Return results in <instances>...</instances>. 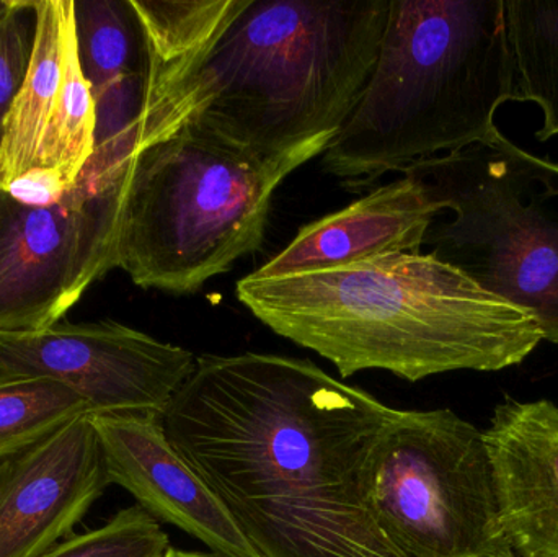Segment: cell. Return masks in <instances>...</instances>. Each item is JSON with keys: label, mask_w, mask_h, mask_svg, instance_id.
Wrapping results in <instances>:
<instances>
[{"label": "cell", "mask_w": 558, "mask_h": 557, "mask_svg": "<svg viewBox=\"0 0 558 557\" xmlns=\"http://www.w3.org/2000/svg\"><path fill=\"white\" fill-rule=\"evenodd\" d=\"M262 324L333 363L343 378L383 370L405 382L501 372L543 342L526 311L429 254H392L292 277L238 281Z\"/></svg>", "instance_id": "2"}, {"label": "cell", "mask_w": 558, "mask_h": 557, "mask_svg": "<svg viewBox=\"0 0 558 557\" xmlns=\"http://www.w3.org/2000/svg\"><path fill=\"white\" fill-rule=\"evenodd\" d=\"M517 557H558V405L507 399L484 431Z\"/></svg>", "instance_id": "12"}, {"label": "cell", "mask_w": 558, "mask_h": 557, "mask_svg": "<svg viewBox=\"0 0 558 557\" xmlns=\"http://www.w3.org/2000/svg\"><path fill=\"white\" fill-rule=\"evenodd\" d=\"M514 62L513 101H533L543 111L536 140L558 136V2L505 0Z\"/></svg>", "instance_id": "16"}, {"label": "cell", "mask_w": 558, "mask_h": 557, "mask_svg": "<svg viewBox=\"0 0 558 557\" xmlns=\"http://www.w3.org/2000/svg\"><path fill=\"white\" fill-rule=\"evenodd\" d=\"M439 209L416 177L377 186L340 211L299 229L255 277L278 278L347 267L392 254H420Z\"/></svg>", "instance_id": "13"}, {"label": "cell", "mask_w": 558, "mask_h": 557, "mask_svg": "<svg viewBox=\"0 0 558 557\" xmlns=\"http://www.w3.org/2000/svg\"><path fill=\"white\" fill-rule=\"evenodd\" d=\"M110 484L126 489L157 522L169 523L222 557H262L205 481L172 447L162 419L90 415Z\"/></svg>", "instance_id": "11"}, {"label": "cell", "mask_w": 558, "mask_h": 557, "mask_svg": "<svg viewBox=\"0 0 558 557\" xmlns=\"http://www.w3.org/2000/svg\"><path fill=\"white\" fill-rule=\"evenodd\" d=\"M35 3L19 0L16 9L0 23V149L7 118L32 59L36 32Z\"/></svg>", "instance_id": "21"}, {"label": "cell", "mask_w": 558, "mask_h": 557, "mask_svg": "<svg viewBox=\"0 0 558 557\" xmlns=\"http://www.w3.org/2000/svg\"><path fill=\"white\" fill-rule=\"evenodd\" d=\"M95 100L78 64L74 22L65 36L64 74L58 105L39 149L35 173L51 179L62 192L72 189L94 154Z\"/></svg>", "instance_id": "18"}, {"label": "cell", "mask_w": 558, "mask_h": 557, "mask_svg": "<svg viewBox=\"0 0 558 557\" xmlns=\"http://www.w3.org/2000/svg\"><path fill=\"white\" fill-rule=\"evenodd\" d=\"M252 0H131L144 45L136 154L162 136L190 82Z\"/></svg>", "instance_id": "14"}, {"label": "cell", "mask_w": 558, "mask_h": 557, "mask_svg": "<svg viewBox=\"0 0 558 557\" xmlns=\"http://www.w3.org/2000/svg\"><path fill=\"white\" fill-rule=\"evenodd\" d=\"M369 504L407 557H517L484 431L449 409L399 412L374 453Z\"/></svg>", "instance_id": "7"}, {"label": "cell", "mask_w": 558, "mask_h": 557, "mask_svg": "<svg viewBox=\"0 0 558 557\" xmlns=\"http://www.w3.org/2000/svg\"><path fill=\"white\" fill-rule=\"evenodd\" d=\"M19 5V0H0V23Z\"/></svg>", "instance_id": "23"}, {"label": "cell", "mask_w": 558, "mask_h": 557, "mask_svg": "<svg viewBox=\"0 0 558 557\" xmlns=\"http://www.w3.org/2000/svg\"><path fill=\"white\" fill-rule=\"evenodd\" d=\"M195 365L190 350L114 320L0 334V378L54 379L77 392L92 415L162 419Z\"/></svg>", "instance_id": "9"}, {"label": "cell", "mask_w": 558, "mask_h": 557, "mask_svg": "<svg viewBox=\"0 0 558 557\" xmlns=\"http://www.w3.org/2000/svg\"><path fill=\"white\" fill-rule=\"evenodd\" d=\"M399 412L311 360L247 352L198 356L162 425L262 557H407L369 504Z\"/></svg>", "instance_id": "1"}, {"label": "cell", "mask_w": 558, "mask_h": 557, "mask_svg": "<svg viewBox=\"0 0 558 557\" xmlns=\"http://www.w3.org/2000/svg\"><path fill=\"white\" fill-rule=\"evenodd\" d=\"M166 557H222L215 555V553H203V552H183V549L169 548L166 553Z\"/></svg>", "instance_id": "22"}, {"label": "cell", "mask_w": 558, "mask_h": 557, "mask_svg": "<svg viewBox=\"0 0 558 557\" xmlns=\"http://www.w3.org/2000/svg\"><path fill=\"white\" fill-rule=\"evenodd\" d=\"M75 46L92 95L143 75L144 45L131 0H72Z\"/></svg>", "instance_id": "17"}, {"label": "cell", "mask_w": 558, "mask_h": 557, "mask_svg": "<svg viewBox=\"0 0 558 557\" xmlns=\"http://www.w3.org/2000/svg\"><path fill=\"white\" fill-rule=\"evenodd\" d=\"M36 32L25 81L7 118L0 149V189L38 170L39 149L59 100L72 0L35 3Z\"/></svg>", "instance_id": "15"}, {"label": "cell", "mask_w": 558, "mask_h": 557, "mask_svg": "<svg viewBox=\"0 0 558 557\" xmlns=\"http://www.w3.org/2000/svg\"><path fill=\"white\" fill-rule=\"evenodd\" d=\"M387 15L389 0H252L159 141L193 121L270 157L337 136L376 64Z\"/></svg>", "instance_id": "4"}, {"label": "cell", "mask_w": 558, "mask_h": 557, "mask_svg": "<svg viewBox=\"0 0 558 557\" xmlns=\"http://www.w3.org/2000/svg\"><path fill=\"white\" fill-rule=\"evenodd\" d=\"M110 486L90 415L0 461V557H39Z\"/></svg>", "instance_id": "10"}, {"label": "cell", "mask_w": 558, "mask_h": 557, "mask_svg": "<svg viewBox=\"0 0 558 557\" xmlns=\"http://www.w3.org/2000/svg\"><path fill=\"white\" fill-rule=\"evenodd\" d=\"M130 166L84 170L72 189L49 202L0 189V334L61 323L113 270Z\"/></svg>", "instance_id": "8"}, {"label": "cell", "mask_w": 558, "mask_h": 557, "mask_svg": "<svg viewBox=\"0 0 558 557\" xmlns=\"http://www.w3.org/2000/svg\"><path fill=\"white\" fill-rule=\"evenodd\" d=\"M169 536L143 507L120 510L100 529L71 535L39 557H166Z\"/></svg>", "instance_id": "20"}, {"label": "cell", "mask_w": 558, "mask_h": 557, "mask_svg": "<svg viewBox=\"0 0 558 557\" xmlns=\"http://www.w3.org/2000/svg\"><path fill=\"white\" fill-rule=\"evenodd\" d=\"M513 88L505 0H390L376 64L322 166L357 192L484 143Z\"/></svg>", "instance_id": "3"}, {"label": "cell", "mask_w": 558, "mask_h": 557, "mask_svg": "<svg viewBox=\"0 0 558 557\" xmlns=\"http://www.w3.org/2000/svg\"><path fill=\"white\" fill-rule=\"evenodd\" d=\"M90 405L68 386L46 378H0V461L35 447Z\"/></svg>", "instance_id": "19"}, {"label": "cell", "mask_w": 558, "mask_h": 557, "mask_svg": "<svg viewBox=\"0 0 558 557\" xmlns=\"http://www.w3.org/2000/svg\"><path fill=\"white\" fill-rule=\"evenodd\" d=\"M403 173L422 182L439 215L451 213L429 228V254L526 311L558 346V162L498 131Z\"/></svg>", "instance_id": "6"}, {"label": "cell", "mask_w": 558, "mask_h": 557, "mask_svg": "<svg viewBox=\"0 0 558 557\" xmlns=\"http://www.w3.org/2000/svg\"><path fill=\"white\" fill-rule=\"evenodd\" d=\"M331 140L267 157L189 121L131 160L114 268L144 290L196 293L262 247L275 192Z\"/></svg>", "instance_id": "5"}]
</instances>
